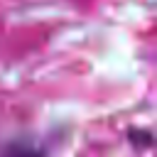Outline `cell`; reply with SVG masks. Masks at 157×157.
Instances as JSON below:
<instances>
[{
  "label": "cell",
  "instance_id": "cell-1",
  "mask_svg": "<svg viewBox=\"0 0 157 157\" xmlns=\"http://www.w3.org/2000/svg\"><path fill=\"white\" fill-rule=\"evenodd\" d=\"M0 157H47V145L39 140H12L0 150Z\"/></svg>",
  "mask_w": 157,
  "mask_h": 157
}]
</instances>
